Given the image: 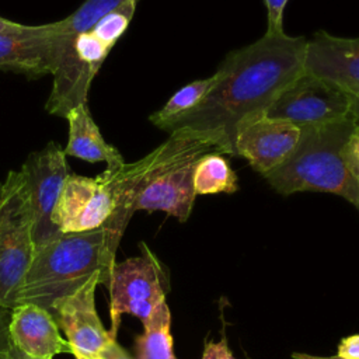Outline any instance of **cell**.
<instances>
[{
  "mask_svg": "<svg viewBox=\"0 0 359 359\" xmlns=\"http://www.w3.org/2000/svg\"><path fill=\"white\" fill-rule=\"evenodd\" d=\"M307 39L264 34L243 48L230 50L217 70L216 81L203 101L161 130L191 132L206 137L222 154L234 156L237 125L266 112L276 95L304 72Z\"/></svg>",
  "mask_w": 359,
  "mask_h": 359,
  "instance_id": "obj_1",
  "label": "cell"
},
{
  "mask_svg": "<svg viewBox=\"0 0 359 359\" xmlns=\"http://www.w3.org/2000/svg\"><path fill=\"white\" fill-rule=\"evenodd\" d=\"M122 236L105 223L95 230L60 234L35 250L15 306L36 304L50 313L56 299L73 293L95 273L108 287Z\"/></svg>",
  "mask_w": 359,
  "mask_h": 359,
  "instance_id": "obj_2",
  "label": "cell"
},
{
  "mask_svg": "<svg viewBox=\"0 0 359 359\" xmlns=\"http://www.w3.org/2000/svg\"><path fill=\"white\" fill-rule=\"evenodd\" d=\"M355 125L348 118L303 128L293 153L265 177L269 187L283 196L296 192L334 194L359 210V187L349 177L341 154Z\"/></svg>",
  "mask_w": 359,
  "mask_h": 359,
  "instance_id": "obj_3",
  "label": "cell"
},
{
  "mask_svg": "<svg viewBox=\"0 0 359 359\" xmlns=\"http://www.w3.org/2000/svg\"><path fill=\"white\" fill-rule=\"evenodd\" d=\"M208 151L217 150L206 137L191 132H172L160 146L135 161L139 175L135 212L161 210L181 223L187 222L196 198L194 167Z\"/></svg>",
  "mask_w": 359,
  "mask_h": 359,
  "instance_id": "obj_4",
  "label": "cell"
},
{
  "mask_svg": "<svg viewBox=\"0 0 359 359\" xmlns=\"http://www.w3.org/2000/svg\"><path fill=\"white\" fill-rule=\"evenodd\" d=\"M35 255L29 189L11 170L0 184V307L13 309Z\"/></svg>",
  "mask_w": 359,
  "mask_h": 359,
  "instance_id": "obj_5",
  "label": "cell"
},
{
  "mask_svg": "<svg viewBox=\"0 0 359 359\" xmlns=\"http://www.w3.org/2000/svg\"><path fill=\"white\" fill-rule=\"evenodd\" d=\"M140 255L115 262L108 285L109 332L116 337L122 314H132L144 324L165 302L168 279L160 261L140 243Z\"/></svg>",
  "mask_w": 359,
  "mask_h": 359,
  "instance_id": "obj_6",
  "label": "cell"
},
{
  "mask_svg": "<svg viewBox=\"0 0 359 359\" xmlns=\"http://www.w3.org/2000/svg\"><path fill=\"white\" fill-rule=\"evenodd\" d=\"M53 86L45 109L52 115L66 118L73 108L87 104L93 79L111 49L91 31L80 32L65 41L53 35Z\"/></svg>",
  "mask_w": 359,
  "mask_h": 359,
  "instance_id": "obj_7",
  "label": "cell"
},
{
  "mask_svg": "<svg viewBox=\"0 0 359 359\" xmlns=\"http://www.w3.org/2000/svg\"><path fill=\"white\" fill-rule=\"evenodd\" d=\"M119 206L133 210L111 170L105 168L97 177L69 174L53 208L52 223L60 234L90 231L104 226Z\"/></svg>",
  "mask_w": 359,
  "mask_h": 359,
  "instance_id": "obj_8",
  "label": "cell"
},
{
  "mask_svg": "<svg viewBox=\"0 0 359 359\" xmlns=\"http://www.w3.org/2000/svg\"><path fill=\"white\" fill-rule=\"evenodd\" d=\"M266 115L287 121L300 129L352 118L346 90L307 72L276 95Z\"/></svg>",
  "mask_w": 359,
  "mask_h": 359,
  "instance_id": "obj_9",
  "label": "cell"
},
{
  "mask_svg": "<svg viewBox=\"0 0 359 359\" xmlns=\"http://www.w3.org/2000/svg\"><path fill=\"white\" fill-rule=\"evenodd\" d=\"M66 157L57 143L49 142L43 149L32 151L21 165L29 189L35 250L60 236L52 223V212L70 174Z\"/></svg>",
  "mask_w": 359,
  "mask_h": 359,
  "instance_id": "obj_10",
  "label": "cell"
},
{
  "mask_svg": "<svg viewBox=\"0 0 359 359\" xmlns=\"http://www.w3.org/2000/svg\"><path fill=\"white\" fill-rule=\"evenodd\" d=\"M98 285H104V280L100 273H95L73 293L56 299L50 309L76 359H94L111 341L116 339L98 317L95 309Z\"/></svg>",
  "mask_w": 359,
  "mask_h": 359,
  "instance_id": "obj_11",
  "label": "cell"
},
{
  "mask_svg": "<svg viewBox=\"0 0 359 359\" xmlns=\"http://www.w3.org/2000/svg\"><path fill=\"white\" fill-rule=\"evenodd\" d=\"M302 129L266 112L241 121L234 133V156L243 157L264 178L283 164L296 149Z\"/></svg>",
  "mask_w": 359,
  "mask_h": 359,
  "instance_id": "obj_12",
  "label": "cell"
},
{
  "mask_svg": "<svg viewBox=\"0 0 359 359\" xmlns=\"http://www.w3.org/2000/svg\"><path fill=\"white\" fill-rule=\"evenodd\" d=\"M53 67V34L49 24H20L0 34V69L38 79L52 74Z\"/></svg>",
  "mask_w": 359,
  "mask_h": 359,
  "instance_id": "obj_13",
  "label": "cell"
},
{
  "mask_svg": "<svg viewBox=\"0 0 359 359\" xmlns=\"http://www.w3.org/2000/svg\"><path fill=\"white\" fill-rule=\"evenodd\" d=\"M59 330L55 317L41 306L28 303L11 309V345L31 359H53L59 353H72Z\"/></svg>",
  "mask_w": 359,
  "mask_h": 359,
  "instance_id": "obj_14",
  "label": "cell"
},
{
  "mask_svg": "<svg viewBox=\"0 0 359 359\" xmlns=\"http://www.w3.org/2000/svg\"><path fill=\"white\" fill-rule=\"evenodd\" d=\"M304 72L342 88L359 86V38L317 31L311 39H307Z\"/></svg>",
  "mask_w": 359,
  "mask_h": 359,
  "instance_id": "obj_15",
  "label": "cell"
},
{
  "mask_svg": "<svg viewBox=\"0 0 359 359\" xmlns=\"http://www.w3.org/2000/svg\"><path fill=\"white\" fill-rule=\"evenodd\" d=\"M65 119L69 122V139L63 149L66 156L88 163H105L107 168L111 170L119 168L125 164L119 150L107 143L101 135L87 104L73 108Z\"/></svg>",
  "mask_w": 359,
  "mask_h": 359,
  "instance_id": "obj_16",
  "label": "cell"
},
{
  "mask_svg": "<svg viewBox=\"0 0 359 359\" xmlns=\"http://www.w3.org/2000/svg\"><path fill=\"white\" fill-rule=\"evenodd\" d=\"M192 184L196 196L234 194L238 189L236 171L219 151H208L196 160Z\"/></svg>",
  "mask_w": 359,
  "mask_h": 359,
  "instance_id": "obj_17",
  "label": "cell"
},
{
  "mask_svg": "<svg viewBox=\"0 0 359 359\" xmlns=\"http://www.w3.org/2000/svg\"><path fill=\"white\" fill-rule=\"evenodd\" d=\"M171 314L161 303L143 324V332L135 339V359H177L172 349Z\"/></svg>",
  "mask_w": 359,
  "mask_h": 359,
  "instance_id": "obj_18",
  "label": "cell"
},
{
  "mask_svg": "<svg viewBox=\"0 0 359 359\" xmlns=\"http://www.w3.org/2000/svg\"><path fill=\"white\" fill-rule=\"evenodd\" d=\"M215 81H216V76L213 73L206 79L194 80L185 84L184 87L177 90L158 111L151 114L149 116V121L154 126L161 129L171 121L188 114L203 101L206 94L215 86Z\"/></svg>",
  "mask_w": 359,
  "mask_h": 359,
  "instance_id": "obj_19",
  "label": "cell"
},
{
  "mask_svg": "<svg viewBox=\"0 0 359 359\" xmlns=\"http://www.w3.org/2000/svg\"><path fill=\"white\" fill-rule=\"evenodd\" d=\"M126 0H86L66 18L50 22V29L57 39H67L80 32L90 31L105 14Z\"/></svg>",
  "mask_w": 359,
  "mask_h": 359,
  "instance_id": "obj_20",
  "label": "cell"
},
{
  "mask_svg": "<svg viewBox=\"0 0 359 359\" xmlns=\"http://www.w3.org/2000/svg\"><path fill=\"white\" fill-rule=\"evenodd\" d=\"M137 0H126L108 14H105L90 31L109 49L121 39L128 29L135 11Z\"/></svg>",
  "mask_w": 359,
  "mask_h": 359,
  "instance_id": "obj_21",
  "label": "cell"
},
{
  "mask_svg": "<svg viewBox=\"0 0 359 359\" xmlns=\"http://www.w3.org/2000/svg\"><path fill=\"white\" fill-rule=\"evenodd\" d=\"M341 154L349 177L359 187V123L355 125L348 136Z\"/></svg>",
  "mask_w": 359,
  "mask_h": 359,
  "instance_id": "obj_22",
  "label": "cell"
},
{
  "mask_svg": "<svg viewBox=\"0 0 359 359\" xmlns=\"http://www.w3.org/2000/svg\"><path fill=\"white\" fill-rule=\"evenodd\" d=\"M266 8V31L265 34H282L283 13L289 0H262Z\"/></svg>",
  "mask_w": 359,
  "mask_h": 359,
  "instance_id": "obj_23",
  "label": "cell"
},
{
  "mask_svg": "<svg viewBox=\"0 0 359 359\" xmlns=\"http://www.w3.org/2000/svg\"><path fill=\"white\" fill-rule=\"evenodd\" d=\"M10 318H11V309L0 307V359H8L11 352V339H10Z\"/></svg>",
  "mask_w": 359,
  "mask_h": 359,
  "instance_id": "obj_24",
  "label": "cell"
},
{
  "mask_svg": "<svg viewBox=\"0 0 359 359\" xmlns=\"http://www.w3.org/2000/svg\"><path fill=\"white\" fill-rule=\"evenodd\" d=\"M201 359H237L229 345H227V339L222 338L219 342H206L205 345V351Z\"/></svg>",
  "mask_w": 359,
  "mask_h": 359,
  "instance_id": "obj_25",
  "label": "cell"
},
{
  "mask_svg": "<svg viewBox=\"0 0 359 359\" xmlns=\"http://www.w3.org/2000/svg\"><path fill=\"white\" fill-rule=\"evenodd\" d=\"M337 356L339 359H359V334L344 338L338 345Z\"/></svg>",
  "mask_w": 359,
  "mask_h": 359,
  "instance_id": "obj_26",
  "label": "cell"
},
{
  "mask_svg": "<svg viewBox=\"0 0 359 359\" xmlns=\"http://www.w3.org/2000/svg\"><path fill=\"white\" fill-rule=\"evenodd\" d=\"M94 359H135L132 358L118 342L116 339L111 341Z\"/></svg>",
  "mask_w": 359,
  "mask_h": 359,
  "instance_id": "obj_27",
  "label": "cell"
},
{
  "mask_svg": "<svg viewBox=\"0 0 359 359\" xmlns=\"http://www.w3.org/2000/svg\"><path fill=\"white\" fill-rule=\"evenodd\" d=\"M349 95V104H351V116L352 119L359 123V86H352L345 88Z\"/></svg>",
  "mask_w": 359,
  "mask_h": 359,
  "instance_id": "obj_28",
  "label": "cell"
},
{
  "mask_svg": "<svg viewBox=\"0 0 359 359\" xmlns=\"http://www.w3.org/2000/svg\"><path fill=\"white\" fill-rule=\"evenodd\" d=\"M20 24L18 22H14L11 20H7L4 17H0V34L1 32H6V31H10V29H14L17 28Z\"/></svg>",
  "mask_w": 359,
  "mask_h": 359,
  "instance_id": "obj_29",
  "label": "cell"
},
{
  "mask_svg": "<svg viewBox=\"0 0 359 359\" xmlns=\"http://www.w3.org/2000/svg\"><path fill=\"white\" fill-rule=\"evenodd\" d=\"M293 359H339L337 355L335 356H316V355H309V353H293Z\"/></svg>",
  "mask_w": 359,
  "mask_h": 359,
  "instance_id": "obj_30",
  "label": "cell"
},
{
  "mask_svg": "<svg viewBox=\"0 0 359 359\" xmlns=\"http://www.w3.org/2000/svg\"><path fill=\"white\" fill-rule=\"evenodd\" d=\"M8 359H31V358H28V356H25L22 352H20L17 348H11V352H10V356H8Z\"/></svg>",
  "mask_w": 359,
  "mask_h": 359,
  "instance_id": "obj_31",
  "label": "cell"
},
{
  "mask_svg": "<svg viewBox=\"0 0 359 359\" xmlns=\"http://www.w3.org/2000/svg\"><path fill=\"white\" fill-rule=\"evenodd\" d=\"M0 184H1V182H0Z\"/></svg>",
  "mask_w": 359,
  "mask_h": 359,
  "instance_id": "obj_32",
  "label": "cell"
}]
</instances>
